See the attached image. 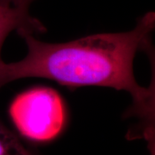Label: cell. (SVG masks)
<instances>
[{"label": "cell", "instance_id": "4", "mask_svg": "<svg viewBox=\"0 0 155 155\" xmlns=\"http://www.w3.org/2000/svg\"><path fill=\"white\" fill-rule=\"evenodd\" d=\"M0 155H30L18 137L1 123Z\"/></svg>", "mask_w": 155, "mask_h": 155}, {"label": "cell", "instance_id": "2", "mask_svg": "<svg viewBox=\"0 0 155 155\" xmlns=\"http://www.w3.org/2000/svg\"><path fill=\"white\" fill-rule=\"evenodd\" d=\"M9 113L23 137L39 142L57 137L66 121V110L61 96L48 87H35L17 95L9 106Z\"/></svg>", "mask_w": 155, "mask_h": 155}, {"label": "cell", "instance_id": "3", "mask_svg": "<svg viewBox=\"0 0 155 155\" xmlns=\"http://www.w3.org/2000/svg\"><path fill=\"white\" fill-rule=\"evenodd\" d=\"M28 6L0 5V61L5 40L12 31L25 30L32 34L42 33L46 28L38 19L32 17Z\"/></svg>", "mask_w": 155, "mask_h": 155}, {"label": "cell", "instance_id": "1", "mask_svg": "<svg viewBox=\"0 0 155 155\" xmlns=\"http://www.w3.org/2000/svg\"><path fill=\"white\" fill-rule=\"evenodd\" d=\"M152 12L141 17L132 30L88 35L63 43H48L25 30L17 31L28 48L23 59L0 61V89L26 78H42L63 86L109 87L125 91L133 99L132 111L142 121L141 137L154 135V87L140 86L134 73L139 50L149 46L154 28Z\"/></svg>", "mask_w": 155, "mask_h": 155}, {"label": "cell", "instance_id": "5", "mask_svg": "<svg viewBox=\"0 0 155 155\" xmlns=\"http://www.w3.org/2000/svg\"><path fill=\"white\" fill-rule=\"evenodd\" d=\"M35 0H0V5L2 6H28L30 7L31 4Z\"/></svg>", "mask_w": 155, "mask_h": 155}]
</instances>
